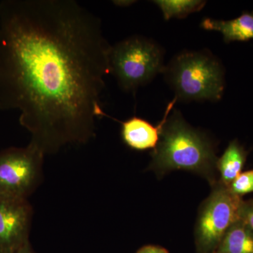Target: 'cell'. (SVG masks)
<instances>
[{"label": "cell", "instance_id": "15", "mask_svg": "<svg viewBox=\"0 0 253 253\" xmlns=\"http://www.w3.org/2000/svg\"><path fill=\"white\" fill-rule=\"evenodd\" d=\"M136 253H169L166 249L158 246H147L141 248Z\"/></svg>", "mask_w": 253, "mask_h": 253}, {"label": "cell", "instance_id": "13", "mask_svg": "<svg viewBox=\"0 0 253 253\" xmlns=\"http://www.w3.org/2000/svg\"><path fill=\"white\" fill-rule=\"evenodd\" d=\"M233 194L242 198L253 192V169L241 172L229 186Z\"/></svg>", "mask_w": 253, "mask_h": 253}, {"label": "cell", "instance_id": "10", "mask_svg": "<svg viewBox=\"0 0 253 253\" xmlns=\"http://www.w3.org/2000/svg\"><path fill=\"white\" fill-rule=\"evenodd\" d=\"M214 253H253V231L239 217Z\"/></svg>", "mask_w": 253, "mask_h": 253}, {"label": "cell", "instance_id": "2", "mask_svg": "<svg viewBox=\"0 0 253 253\" xmlns=\"http://www.w3.org/2000/svg\"><path fill=\"white\" fill-rule=\"evenodd\" d=\"M217 161L211 141L189 126L175 111L163 126L151 168L158 173L174 169L191 171L206 176L214 184Z\"/></svg>", "mask_w": 253, "mask_h": 253}, {"label": "cell", "instance_id": "5", "mask_svg": "<svg viewBox=\"0 0 253 253\" xmlns=\"http://www.w3.org/2000/svg\"><path fill=\"white\" fill-rule=\"evenodd\" d=\"M203 204L196 228L200 253H214L230 226L239 219L242 198L233 194L229 186L215 182Z\"/></svg>", "mask_w": 253, "mask_h": 253}, {"label": "cell", "instance_id": "16", "mask_svg": "<svg viewBox=\"0 0 253 253\" xmlns=\"http://www.w3.org/2000/svg\"><path fill=\"white\" fill-rule=\"evenodd\" d=\"M15 253H34V252H33V249H31V245H30L29 241H28Z\"/></svg>", "mask_w": 253, "mask_h": 253}, {"label": "cell", "instance_id": "4", "mask_svg": "<svg viewBox=\"0 0 253 253\" xmlns=\"http://www.w3.org/2000/svg\"><path fill=\"white\" fill-rule=\"evenodd\" d=\"M110 73L123 90L134 91L164 70L162 49L156 43L133 36L111 46Z\"/></svg>", "mask_w": 253, "mask_h": 253}, {"label": "cell", "instance_id": "8", "mask_svg": "<svg viewBox=\"0 0 253 253\" xmlns=\"http://www.w3.org/2000/svg\"><path fill=\"white\" fill-rule=\"evenodd\" d=\"M176 101V99L174 98L168 104L163 121L157 126H153L149 121L137 117L131 118L125 122H121L124 142L129 148L136 151L156 149L159 143L163 126Z\"/></svg>", "mask_w": 253, "mask_h": 253}, {"label": "cell", "instance_id": "7", "mask_svg": "<svg viewBox=\"0 0 253 253\" xmlns=\"http://www.w3.org/2000/svg\"><path fill=\"white\" fill-rule=\"evenodd\" d=\"M32 214L27 199L0 194V253H15L28 242Z\"/></svg>", "mask_w": 253, "mask_h": 253}, {"label": "cell", "instance_id": "1", "mask_svg": "<svg viewBox=\"0 0 253 253\" xmlns=\"http://www.w3.org/2000/svg\"><path fill=\"white\" fill-rule=\"evenodd\" d=\"M111 46L74 0L0 3V109L20 112L30 144L53 154L94 137Z\"/></svg>", "mask_w": 253, "mask_h": 253}, {"label": "cell", "instance_id": "3", "mask_svg": "<svg viewBox=\"0 0 253 253\" xmlns=\"http://www.w3.org/2000/svg\"><path fill=\"white\" fill-rule=\"evenodd\" d=\"M168 83L182 101H218L224 89V71L212 55L184 52L165 69Z\"/></svg>", "mask_w": 253, "mask_h": 253}, {"label": "cell", "instance_id": "11", "mask_svg": "<svg viewBox=\"0 0 253 253\" xmlns=\"http://www.w3.org/2000/svg\"><path fill=\"white\" fill-rule=\"evenodd\" d=\"M248 151L237 140L231 141L220 158L217 160V168L220 174V181L229 186L242 172Z\"/></svg>", "mask_w": 253, "mask_h": 253}, {"label": "cell", "instance_id": "17", "mask_svg": "<svg viewBox=\"0 0 253 253\" xmlns=\"http://www.w3.org/2000/svg\"><path fill=\"white\" fill-rule=\"evenodd\" d=\"M113 2L115 3V4H116L117 5H129L130 4H132V3L131 2H134V1H114Z\"/></svg>", "mask_w": 253, "mask_h": 253}, {"label": "cell", "instance_id": "14", "mask_svg": "<svg viewBox=\"0 0 253 253\" xmlns=\"http://www.w3.org/2000/svg\"><path fill=\"white\" fill-rule=\"evenodd\" d=\"M239 217L253 231V200H243L240 206Z\"/></svg>", "mask_w": 253, "mask_h": 253}, {"label": "cell", "instance_id": "9", "mask_svg": "<svg viewBox=\"0 0 253 253\" xmlns=\"http://www.w3.org/2000/svg\"><path fill=\"white\" fill-rule=\"evenodd\" d=\"M201 26L207 31L221 33L226 43L253 39V12L243 13L239 17L229 21L205 18Z\"/></svg>", "mask_w": 253, "mask_h": 253}, {"label": "cell", "instance_id": "6", "mask_svg": "<svg viewBox=\"0 0 253 253\" xmlns=\"http://www.w3.org/2000/svg\"><path fill=\"white\" fill-rule=\"evenodd\" d=\"M44 155L33 145L0 152V194L27 199L41 178Z\"/></svg>", "mask_w": 253, "mask_h": 253}, {"label": "cell", "instance_id": "12", "mask_svg": "<svg viewBox=\"0 0 253 253\" xmlns=\"http://www.w3.org/2000/svg\"><path fill=\"white\" fill-rule=\"evenodd\" d=\"M154 2L162 11L166 20L173 17L185 18L191 13L199 11L204 8L206 1L191 0H158Z\"/></svg>", "mask_w": 253, "mask_h": 253}]
</instances>
